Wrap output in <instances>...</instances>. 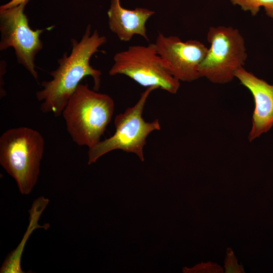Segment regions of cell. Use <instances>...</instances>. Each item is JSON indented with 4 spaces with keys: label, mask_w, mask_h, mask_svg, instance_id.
<instances>
[{
    "label": "cell",
    "mask_w": 273,
    "mask_h": 273,
    "mask_svg": "<svg viewBox=\"0 0 273 273\" xmlns=\"http://www.w3.org/2000/svg\"><path fill=\"white\" fill-rule=\"evenodd\" d=\"M71 52H67L58 60V66L50 72L52 79L41 82L42 89L37 91V100L42 102L40 110L42 113H53L60 116L69 99L80 81L86 76H90L94 81V90L98 91L102 73L93 67L89 61L99 52V48L107 42L105 36L100 35L97 30L91 33V25H87L79 41L71 39Z\"/></svg>",
    "instance_id": "1"
},
{
    "label": "cell",
    "mask_w": 273,
    "mask_h": 273,
    "mask_svg": "<svg viewBox=\"0 0 273 273\" xmlns=\"http://www.w3.org/2000/svg\"><path fill=\"white\" fill-rule=\"evenodd\" d=\"M114 111V102L109 95L79 83L62 114L72 141L89 148L100 141Z\"/></svg>",
    "instance_id": "2"
},
{
    "label": "cell",
    "mask_w": 273,
    "mask_h": 273,
    "mask_svg": "<svg viewBox=\"0 0 273 273\" xmlns=\"http://www.w3.org/2000/svg\"><path fill=\"white\" fill-rule=\"evenodd\" d=\"M44 146L41 134L27 127L9 129L0 137V163L22 195L30 194L37 181Z\"/></svg>",
    "instance_id": "3"
},
{
    "label": "cell",
    "mask_w": 273,
    "mask_h": 273,
    "mask_svg": "<svg viewBox=\"0 0 273 273\" xmlns=\"http://www.w3.org/2000/svg\"><path fill=\"white\" fill-rule=\"evenodd\" d=\"M157 88H158L156 86L147 87L134 106L116 115L113 135L89 148L88 164L96 162L102 156L115 150L134 153L141 161H144L143 149L147 138L153 131L161 129L158 119L146 122L142 117L150 94Z\"/></svg>",
    "instance_id": "4"
},
{
    "label": "cell",
    "mask_w": 273,
    "mask_h": 273,
    "mask_svg": "<svg viewBox=\"0 0 273 273\" xmlns=\"http://www.w3.org/2000/svg\"><path fill=\"white\" fill-rule=\"evenodd\" d=\"M207 39L210 47L199 67L200 77L217 84L232 81L247 58L244 38L237 29L218 26L209 27Z\"/></svg>",
    "instance_id": "5"
},
{
    "label": "cell",
    "mask_w": 273,
    "mask_h": 273,
    "mask_svg": "<svg viewBox=\"0 0 273 273\" xmlns=\"http://www.w3.org/2000/svg\"><path fill=\"white\" fill-rule=\"evenodd\" d=\"M113 60L109 72L111 76L123 74L143 86H156L172 94L180 87V81L169 72L155 43L129 46L116 53Z\"/></svg>",
    "instance_id": "6"
},
{
    "label": "cell",
    "mask_w": 273,
    "mask_h": 273,
    "mask_svg": "<svg viewBox=\"0 0 273 273\" xmlns=\"http://www.w3.org/2000/svg\"><path fill=\"white\" fill-rule=\"evenodd\" d=\"M27 3L0 10V51L13 48L18 63L23 65L38 82L35 59L43 48L40 36L44 29L34 30L30 27L24 13Z\"/></svg>",
    "instance_id": "7"
},
{
    "label": "cell",
    "mask_w": 273,
    "mask_h": 273,
    "mask_svg": "<svg viewBox=\"0 0 273 273\" xmlns=\"http://www.w3.org/2000/svg\"><path fill=\"white\" fill-rule=\"evenodd\" d=\"M155 44L175 78L191 82L200 77L199 67L208 50L202 42L194 39L184 42L177 36H166L159 33Z\"/></svg>",
    "instance_id": "8"
},
{
    "label": "cell",
    "mask_w": 273,
    "mask_h": 273,
    "mask_svg": "<svg viewBox=\"0 0 273 273\" xmlns=\"http://www.w3.org/2000/svg\"><path fill=\"white\" fill-rule=\"evenodd\" d=\"M234 75L250 90L254 98L255 108L248 136L251 142L273 126V85L258 78L243 67L238 69Z\"/></svg>",
    "instance_id": "9"
},
{
    "label": "cell",
    "mask_w": 273,
    "mask_h": 273,
    "mask_svg": "<svg viewBox=\"0 0 273 273\" xmlns=\"http://www.w3.org/2000/svg\"><path fill=\"white\" fill-rule=\"evenodd\" d=\"M154 13L142 8L126 9L121 7L120 0H111L107 13L109 27L121 41H129L134 35H141L149 41L146 24Z\"/></svg>",
    "instance_id": "10"
},
{
    "label": "cell",
    "mask_w": 273,
    "mask_h": 273,
    "mask_svg": "<svg viewBox=\"0 0 273 273\" xmlns=\"http://www.w3.org/2000/svg\"><path fill=\"white\" fill-rule=\"evenodd\" d=\"M49 199L41 196L38 198L33 202L31 208L29 210V225L23 240L17 249L11 253L4 262L0 270L1 273H23L21 267V259L24 248V245L30 234L36 228H44L47 229L50 226L46 224L44 226L37 223L39 217L49 203Z\"/></svg>",
    "instance_id": "11"
},
{
    "label": "cell",
    "mask_w": 273,
    "mask_h": 273,
    "mask_svg": "<svg viewBox=\"0 0 273 273\" xmlns=\"http://www.w3.org/2000/svg\"><path fill=\"white\" fill-rule=\"evenodd\" d=\"M234 5H238L245 11H250L255 16L263 7L266 15L273 18V0H230Z\"/></svg>",
    "instance_id": "12"
},
{
    "label": "cell",
    "mask_w": 273,
    "mask_h": 273,
    "mask_svg": "<svg viewBox=\"0 0 273 273\" xmlns=\"http://www.w3.org/2000/svg\"><path fill=\"white\" fill-rule=\"evenodd\" d=\"M225 272L228 273H241L244 272L243 266L238 262L233 250L228 248L224 261Z\"/></svg>",
    "instance_id": "13"
},
{
    "label": "cell",
    "mask_w": 273,
    "mask_h": 273,
    "mask_svg": "<svg viewBox=\"0 0 273 273\" xmlns=\"http://www.w3.org/2000/svg\"><path fill=\"white\" fill-rule=\"evenodd\" d=\"M185 271L197 272H221L222 268L218 264L212 262L202 263L195 266L192 268H185Z\"/></svg>",
    "instance_id": "14"
},
{
    "label": "cell",
    "mask_w": 273,
    "mask_h": 273,
    "mask_svg": "<svg viewBox=\"0 0 273 273\" xmlns=\"http://www.w3.org/2000/svg\"><path fill=\"white\" fill-rule=\"evenodd\" d=\"M29 0H12L9 3L1 6L0 10L7 9L13 7H15L25 2H28Z\"/></svg>",
    "instance_id": "15"
}]
</instances>
